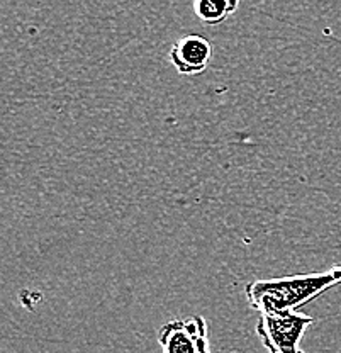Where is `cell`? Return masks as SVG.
Here are the masks:
<instances>
[{
	"label": "cell",
	"mask_w": 341,
	"mask_h": 353,
	"mask_svg": "<svg viewBox=\"0 0 341 353\" xmlns=\"http://www.w3.org/2000/svg\"><path fill=\"white\" fill-rule=\"evenodd\" d=\"M163 353H212L207 336V325L203 316L174 319L158 331Z\"/></svg>",
	"instance_id": "obj_3"
},
{
	"label": "cell",
	"mask_w": 341,
	"mask_h": 353,
	"mask_svg": "<svg viewBox=\"0 0 341 353\" xmlns=\"http://www.w3.org/2000/svg\"><path fill=\"white\" fill-rule=\"evenodd\" d=\"M212 60V44L203 34H187L170 50V61L182 75H199Z\"/></svg>",
	"instance_id": "obj_4"
},
{
	"label": "cell",
	"mask_w": 341,
	"mask_h": 353,
	"mask_svg": "<svg viewBox=\"0 0 341 353\" xmlns=\"http://www.w3.org/2000/svg\"><path fill=\"white\" fill-rule=\"evenodd\" d=\"M333 270V274L336 275V279H338V282L341 284V267H335V268H331Z\"/></svg>",
	"instance_id": "obj_6"
},
{
	"label": "cell",
	"mask_w": 341,
	"mask_h": 353,
	"mask_svg": "<svg viewBox=\"0 0 341 353\" xmlns=\"http://www.w3.org/2000/svg\"><path fill=\"white\" fill-rule=\"evenodd\" d=\"M238 7V0H197L194 2V12L204 24L218 26L236 12Z\"/></svg>",
	"instance_id": "obj_5"
},
{
	"label": "cell",
	"mask_w": 341,
	"mask_h": 353,
	"mask_svg": "<svg viewBox=\"0 0 341 353\" xmlns=\"http://www.w3.org/2000/svg\"><path fill=\"white\" fill-rule=\"evenodd\" d=\"M336 284H340L338 279L333 270H328L322 274L251 281L245 287V294L250 306L258 312L297 311Z\"/></svg>",
	"instance_id": "obj_1"
},
{
	"label": "cell",
	"mask_w": 341,
	"mask_h": 353,
	"mask_svg": "<svg viewBox=\"0 0 341 353\" xmlns=\"http://www.w3.org/2000/svg\"><path fill=\"white\" fill-rule=\"evenodd\" d=\"M313 323L311 316L297 311H265L258 316L256 334L269 353H304L300 341Z\"/></svg>",
	"instance_id": "obj_2"
}]
</instances>
